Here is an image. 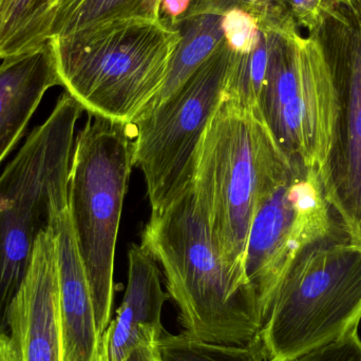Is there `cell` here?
I'll list each match as a JSON object with an SVG mask.
<instances>
[{"label":"cell","instance_id":"obj_1","mask_svg":"<svg viewBox=\"0 0 361 361\" xmlns=\"http://www.w3.org/2000/svg\"><path fill=\"white\" fill-rule=\"evenodd\" d=\"M141 246L162 267L182 334L223 345L260 341L258 299L227 274L192 184L163 212L152 214Z\"/></svg>","mask_w":361,"mask_h":361},{"label":"cell","instance_id":"obj_2","mask_svg":"<svg viewBox=\"0 0 361 361\" xmlns=\"http://www.w3.org/2000/svg\"><path fill=\"white\" fill-rule=\"evenodd\" d=\"M294 163L258 111L223 97L204 133L192 186L227 274L254 295L245 252L255 209L263 193L288 177Z\"/></svg>","mask_w":361,"mask_h":361},{"label":"cell","instance_id":"obj_3","mask_svg":"<svg viewBox=\"0 0 361 361\" xmlns=\"http://www.w3.org/2000/svg\"><path fill=\"white\" fill-rule=\"evenodd\" d=\"M180 39L162 17L101 21L51 38L61 86L90 116L131 125L157 97Z\"/></svg>","mask_w":361,"mask_h":361},{"label":"cell","instance_id":"obj_4","mask_svg":"<svg viewBox=\"0 0 361 361\" xmlns=\"http://www.w3.org/2000/svg\"><path fill=\"white\" fill-rule=\"evenodd\" d=\"M84 108L69 93L57 99L0 176V336L40 233L68 207L76 123Z\"/></svg>","mask_w":361,"mask_h":361},{"label":"cell","instance_id":"obj_5","mask_svg":"<svg viewBox=\"0 0 361 361\" xmlns=\"http://www.w3.org/2000/svg\"><path fill=\"white\" fill-rule=\"evenodd\" d=\"M361 247L345 231L307 245L280 278L263 313L267 361H283L357 331Z\"/></svg>","mask_w":361,"mask_h":361},{"label":"cell","instance_id":"obj_6","mask_svg":"<svg viewBox=\"0 0 361 361\" xmlns=\"http://www.w3.org/2000/svg\"><path fill=\"white\" fill-rule=\"evenodd\" d=\"M130 125L89 114L74 143L68 209L99 335L112 320L114 256L133 169Z\"/></svg>","mask_w":361,"mask_h":361},{"label":"cell","instance_id":"obj_7","mask_svg":"<svg viewBox=\"0 0 361 361\" xmlns=\"http://www.w3.org/2000/svg\"><path fill=\"white\" fill-rule=\"evenodd\" d=\"M294 25L290 15L259 23L269 36V59L258 112L290 161L318 171L334 123V78L324 47Z\"/></svg>","mask_w":361,"mask_h":361},{"label":"cell","instance_id":"obj_8","mask_svg":"<svg viewBox=\"0 0 361 361\" xmlns=\"http://www.w3.org/2000/svg\"><path fill=\"white\" fill-rule=\"evenodd\" d=\"M233 51L222 44L169 99L130 125L133 165L141 169L152 214L169 207L193 182L206 128L220 105Z\"/></svg>","mask_w":361,"mask_h":361},{"label":"cell","instance_id":"obj_9","mask_svg":"<svg viewBox=\"0 0 361 361\" xmlns=\"http://www.w3.org/2000/svg\"><path fill=\"white\" fill-rule=\"evenodd\" d=\"M341 231L316 169L295 162L283 182L261 195L246 242L245 274L262 320L278 281L297 255Z\"/></svg>","mask_w":361,"mask_h":361},{"label":"cell","instance_id":"obj_10","mask_svg":"<svg viewBox=\"0 0 361 361\" xmlns=\"http://www.w3.org/2000/svg\"><path fill=\"white\" fill-rule=\"evenodd\" d=\"M330 61L336 108L330 145L318 176L350 241L361 247V30L353 34L343 63Z\"/></svg>","mask_w":361,"mask_h":361},{"label":"cell","instance_id":"obj_11","mask_svg":"<svg viewBox=\"0 0 361 361\" xmlns=\"http://www.w3.org/2000/svg\"><path fill=\"white\" fill-rule=\"evenodd\" d=\"M8 335L19 361H61L59 261L53 224L34 244L27 275L8 311Z\"/></svg>","mask_w":361,"mask_h":361},{"label":"cell","instance_id":"obj_12","mask_svg":"<svg viewBox=\"0 0 361 361\" xmlns=\"http://www.w3.org/2000/svg\"><path fill=\"white\" fill-rule=\"evenodd\" d=\"M169 298L156 261L141 245L133 244L122 305L102 335L110 361H124L139 348L158 343L165 331L162 312Z\"/></svg>","mask_w":361,"mask_h":361},{"label":"cell","instance_id":"obj_13","mask_svg":"<svg viewBox=\"0 0 361 361\" xmlns=\"http://www.w3.org/2000/svg\"><path fill=\"white\" fill-rule=\"evenodd\" d=\"M53 226L59 261L61 361H95L102 336L68 207L55 216Z\"/></svg>","mask_w":361,"mask_h":361},{"label":"cell","instance_id":"obj_14","mask_svg":"<svg viewBox=\"0 0 361 361\" xmlns=\"http://www.w3.org/2000/svg\"><path fill=\"white\" fill-rule=\"evenodd\" d=\"M61 86L50 42L0 59V164L23 137L44 94Z\"/></svg>","mask_w":361,"mask_h":361},{"label":"cell","instance_id":"obj_15","mask_svg":"<svg viewBox=\"0 0 361 361\" xmlns=\"http://www.w3.org/2000/svg\"><path fill=\"white\" fill-rule=\"evenodd\" d=\"M67 0H0V59L48 42Z\"/></svg>","mask_w":361,"mask_h":361},{"label":"cell","instance_id":"obj_16","mask_svg":"<svg viewBox=\"0 0 361 361\" xmlns=\"http://www.w3.org/2000/svg\"><path fill=\"white\" fill-rule=\"evenodd\" d=\"M180 39L164 84L148 107L169 99L225 39L222 16L202 15L179 23ZM147 107V108H148Z\"/></svg>","mask_w":361,"mask_h":361},{"label":"cell","instance_id":"obj_17","mask_svg":"<svg viewBox=\"0 0 361 361\" xmlns=\"http://www.w3.org/2000/svg\"><path fill=\"white\" fill-rule=\"evenodd\" d=\"M162 0H67L51 38L65 36L101 21L125 17H162Z\"/></svg>","mask_w":361,"mask_h":361},{"label":"cell","instance_id":"obj_18","mask_svg":"<svg viewBox=\"0 0 361 361\" xmlns=\"http://www.w3.org/2000/svg\"><path fill=\"white\" fill-rule=\"evenodd\" d=\"M159 361H264L261 341L248 345L203 343L166 330L156 345Z\"/></svg>","mask_w":361,"mask_h":361},{"label":"cell","instance_id":"obj_19","mask_svg":"<svg viewBox=\"0 0 361 361\" xmlns=\"http://www.w3.org/2000/svg\"><path fill=\"white\" fill-rule=\"evenodd\" d=\"M284 6L286 0H191L180 23L202 15L223 16L229 11L240 10L252 15L260 23L286 15Z\"/></svg>","mask_w":361,"mask_h":361},{"label":"cell","instance_id":"obj_20","mask_svg":"<svg viewBox=\"0 0 361 361\" xmlns=\"http://www.w3.org/2000/svg\"><path fill=\"white\" fill-rule=\"evenodd\" d=\"M222 27L231 50L247 53L257 46L260 36L258 20L244 11L231 10L222 16Z\"/></svg>","mask_w":361,"mask_h":361},{"label":"cell","instance_id":"obj_21","mask_svg":"<svg viewBox=\"0 0 361 361\" xmlns=\"http://www.w3.org/2000/svg\"><path fill=\"white\" fill-rule=\"evenodd\" d=\"M283 361H361V339L353 331Z\"/></svg>","mask_w":361,"mask_h":361},{"label":"cell","instance_id":"obj_22","mask_svg":"<svg viewBox=\"0 0 361 361\" xmlns=\"http://www.w3.org/2000/svg\"><path fill=\"white\" fill-rule=\"evenodd\" d=\"M290 16L305 27H313L319 18L324 0H288Z\"/></svg>","mask_w":361,"mask_h":361},{"label":"cell","instance_id":"obj_23","mask_svg":"<svg viewBox=\"0 0 361 361\" xmlns=\"http://www.w3.org/2000/svg\"><path fill=\"white\" fill-rule=\"evenodd\" d=\"M190 4L191 0H162L161 16L171 25L178 27V23L186 14Z\"/></svg>","mask_w":361,"mask_h":361},{"label":"cell","instance_id":"obj_24","mask_svg":"<svg viewBox=\"0 0 361 361\" xmlns=\"http://www.w3.org/2000/svg\"><path fill=\"white\" fill-rule=\"evenodd\" d=\"M156 345H143V347L139 348L124 361H159ZM95 361H110L108 358L107 349H106V343L103 337H102L101 343H99V352H97Z\"/></svg>","mask_w":361,"mask_h":361},{"label":"cell","instance_id":"obj_25","mask_svg":"<svg viewBox=\"0 0 361 361\" xmlns=\"http://www.w3.org/2000/svg\"><path fill=\"white\" fill-rule=\"evenodd\" d=\"M0 361H19L18 354L8 334L0 336Z\"/></svg>","mask_w":361,"mask_h":361}]
</instances>
